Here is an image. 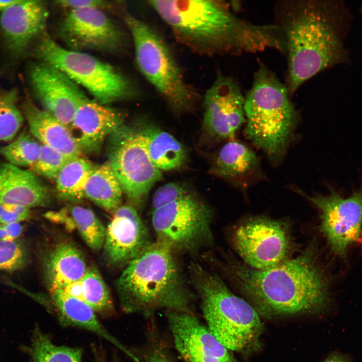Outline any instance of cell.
Here are the masks:
<instances>
[{
	"label": "cell",
	"mask_w": 362,
	"mask_h": 362,
	"mask_svg": "<svg viewBox=\"0 0 362 362\" xmlns=\"http://www.w3.org/2000/svg\"><path fill=\"white\" fill-rule=\"evenodd\" d=\"M48 14L44 2L33 0H18L1 12V33L11 59H20L32 41L43 32Z\"/></svg>",
	"instance_id": "18"
},
{
	"label": "cell",
	"mask_w": 362,
	"mask_h": 362,
	"mask_svg": "<svg viewBox=\"0 0 362 362\" xmlns=\"http://www.w3.org/2000/svg\"><path fill=\"white\" fill-rule=\"evenodd\" d=\"M58 34L69 49L114 53L123 46L121 29L104 11L96 8L71 10L61 21Z\"/></svg>",
	"instance_id": "13"
},
{
	"label": "cell",
	"mask_w": 362,
	"mask_h": 362,
	"mask_svg": "<svg viewBox=\"0 0 362 362\" xmlns=\"http://www.w3.org/2000/svg\"><path fill=\"white\" fill-rule=\"evenodd\" d=\"M73 221L81 237L92 250L103 249L106 228L90 209L71 204L68 208Z\"/></svg>",
	"instance_id": "30"
},
{
	"label": "cell",
	"mask_w": 362,
	"mask_h": 362,
	"mask_svg": "<svg viewBox=\"0 0 362 362\" xmlns=\"http://www.w3.org/2000/svg\"><path fill=\"white\" fill-rule=\"evenodd\" d=\"M29 132L41 144L51 147L73 159L81 152L68 127L27 100L22 105Z\"/></svg>",
	"instance_id": "23"
},
{
	"label": "cell",
	"mask_w": 362,
	"mask_h": 362,
	"mask_svg": "<svg viewBox=\"0 0 362 362\" xmlns=\"http://www.w3.org/2000/svg\"><path fill=\"white\" fill-rule=\"evenodd\" d=\"M51 199L49 189L32 170L0 163V205L31 209L47 206Z\"/></svg>",
	"instance_id": "21"
},
{
	"label": "cell",
	"mask_w": 362,
	"mask_h": 362,
	"mask_svg": "<svg viewBox=\"0 0 362 362\" xmlns=\"http://www.w3.org/2000/svg\"><path fill=\"white\" fill-rule=\"evenodd\" d=\"M153 242L137 210L122 205L106 228L103 256L109 265L124 268Z\"/></svg>",
	"instance_id": "16"
},
{
	"label": "cell",
	"mask_w": 362,
	"mask_h": 362,
	"mask_svg": "<svg viewBox=\"0 0 362 362\" xmlns=\"http://www.w3.org/2000/svg\"><path fill=\"white\" fill-rule=\"evenodd\" d=\"M214 170L222 177L241 187H246L259 173V160L247 146L232 141L225 144L214 162Z\"/></svg>",
	"instance_id": "24"
},
{
	"label": "cell",
	"mask_w": 362,
	"mask_h": 362,
	"mask_svg": "<svg viewBox=\"0 0 362 362\" xmlns=\"http://www.w3.org/2000/svg\"><path fill=\"white\" fill-rule=\"evenodd\" d=\"M124 121L116 109L89 99L78 108L68 127L81 153H89L98 151Z\"/></svg>",
	"instance_id": "19"
},
{
	"label": "cell",
	"mask_w": 362,
	"mask_h": 362,
	"mask_svg": "<svg viewBox=\"0 0 362 362\" xmlns=\"http://www.w3.org/2000/svg\"><path fill=\"white\" fill-rule=\"evenodd\" d=\"M45 307L52 313L61 324L89 331L106 339L131 358L136 356L113 336L101 323L96 312L82 300L74 297L63 289L49 292Z\"/></svg>",
	"instance_id": "20"
},
{
	"label": "cell",
	"mask_w": 362,
	"mask_h": 362,
	"mask_svg": "<svg viewBox=\"0 0 362 362\" xmlns=\"http://www.w3.org/2000/svg\"><path fill=\"white\" fill-rule=\"evenodd\" d=\"M290 92L276 75L261 64L245 96V134L273 161L285 153L298 122Z\"/></svg>",
	"instance_id": "6"
},
{
	"label": "cell",
	"mask_w": 362,
	"mask_h": 362,
	"mask_svg": "<svg viewBox=\"0 0 362 362\" xmlns=\"http://www.w3.org/2000/svg\"><path fill=\"white\" fill-rule=\"evenodd\" d=\"M32 217L30 209L16 205H0V224L28 221Z\"/></svg>",
	"instance_id": "37"
},
{
	"label": "cell",
	"mask_w": 362,
	"mask_h": 362,
	"mask_svg": "<svg viewBox=\"0 0 362 362\" xmlns=\"http://www.w3.org/2000/svg\"><path fill=\"white\" fill-rule=\"evenodd\" d=\"M41 147V144L29 131L24 130L11 143L0 147V155L12 165L30 168L38 159Z\"/></svg>",
	"instance_id": "31"
},
{
	"label": "cell",
	"mask_w": 362,
	"mask_h": 362,
	"mask_svg": "<svg viewBox=\"0 0 362 362\" xmlns=\"http://www.w3.org/2000/svg\"><path fill=\"white\" fill-rule=\"evenodd\" d=\"M26 350L30 362H81L82 350L76 347L57 345L36 325Z\"/></svg>",
	"instance_id": "29"
},
{
	"label": "cell",
	"mask_w": 362,
	"mask_h": 362,
	"mask_svg": "<svg viewBox=\"0 0 362 362\" xmlns=\"http://www.w3.org/2000/svg\"><path fill=\"white\" fill-rule=\"evenodd\" d=\"M212 213L191 194L152 211L156 240L177 251L196 253L213 242Z\"/></svg>",
	"instance_id": "9"
},
{
	"label": "cell",
	"mask_w": 362,
	"mask_h": 362,
	"mask_svg": "<svg viewBox=\"0 0 362 362\" xmlns=\"http://www.w3.org/2000/svg\"><path fill=\"white\" fill-rule=\"evenodd\" d=\"M190 194L186 188L178 183L164 185L154 192L152 199V211L155 210Z\"/></svg>",
	"instance_id": "35"
},
{
	"label": "cell",
	"mask_w": 362,
	"mask_h": 362,
	"mask_svg": "<svg viewBox=\"0 0 362 362\" xmlns=\"http://www.w3.org/2000/svg\"><path fill=\"white\" fill-rule=\"evenodd\" d=\"M0 241H11L3 224H0Z\"/></svg>",
	"instance_id": "42"
},
{
	"label": "cell",
	"mask_w": 362,
	"mask_h": 362,
	"mask_svg": "<svg viewBox=\"0 0 362 362\" xmlns=\"http://www.w3.org/2000/svg\"><path fill=\"white\" fill-rule=\"evenodd\" d=\"M189 270L211 333L229 350L244 354L259 350L263 325L253 307L232 293L213 272L195 262Z\"/></svg>",
	"instance_id": "5"
},
{
	"label": "cell",
	"mask_w": 362,
	"mask_h": 362,
	"mask_svg": "<svg viewBox=\"0 0 362 362\" xmlns=\"http://www.w3.org/2000/svg\"><path fill=\"white\" fill-rule=\"evenodd\" d=\"M95 167L90 161L81 156L69 161L55 179L58 198L70 204H80L85 197L86 182Z\"/></svg>",
	"instance_id": "28"
},
{
	"label": "cell",
	"mask_w": 362,
	"mask_h": 362,
	"mask_svg": "<svg viewBox=\"0 0 362 362\" xmlns=\"http://www.w3.org/2000/svg\"><path fill=\"white\" fill-rule=\"evenodd\" d=\"M175 253L156 240L124 268L116 290L124 312L144 316L158 310L193 313L194 296Z\"/></svg>",
	"instance_id": "4"
},
{
	"label": "cell",
	"mask_w": 362,
	"mask_h": 362,
	"mask_svg": "<svg viewBox=\"0 0 362 362\" xmlns=\"http://www.w3.org/2000/svg\"><path fill=\"white\" fill-rule=\"evenodd\" d=\"M143 358L145 362H173L167 347L154 333L145 348Z\"/></svg>",
	"instance_id": "36"
},
{
	"label": "cell",
	"mask_w": 362,
	"mask_h": 362,
	"mask_svg": "<svg viewBox=\"0 0 362 362\" xmlns=\"http://www.w3.org/2000/svg\"><path fill=\"white\" fill-rule=\"evenodd\" d=\"M123 192L108 161L96 166L85 187L84 196L113 214L121 205Z\"/></svg>",
	"instance_id": "27"
},
{
	"label": "cell",
	"mask_w": 362,
	"mask_h": 362,
	"mask_svg": "<svg viewBox=\"0 0 362 362\" xmlns=\"http://www.w3.org/2000/svg\"><path fill=\"white\" fill-rule=\"evenodd\" d=\"M320 211L319 229L332 252L346 255L350 245L359 238L362 226V188L344 198L331 190L326 195L309 196L297 190Z\"/></svg>",
	"instance_id": "12"
},
{
	"label": "cell",
	"mask_w": 362,
	"mask_h": 362,
	"mask_svg": "<svg viewBox=\"0 0 362 362\" xmlns=\"http://www.w3.org/2000/svg\"><path fill=\"white\" fill-rule=\"evenodd\" d=\"M29 77L42 109L67 127L78 108L89 99L77 84L49 63L33 65Z\"/></svg>",
	"instance_id": "14"
},
{
	"label": "cell",
	"mask_w": 362,
	"mask_h": 362,
	"mask_svg": "<svg viewBox=\"0 0 362 362\" xmlns=\"http://www.w3.org/2000/svg\"><path fill=\"white\" fill-rule=\"evenodd\" d=\"M360 13L361 14V15H362V7H361V8L360 9Z\"/></svg>",
	"instance_id": "44"
},
{
	"label": "cell",
	"mask_w": 362,
	"mask_h": 362,
	"mask_svg": "<svg viewBox=\"0 0 362 362\" xmlns=\"http://www.w3.org/2000/svg\"><path fill=\"white\" fill-rule=\"evenodd\" d=\"M57 5L71 10L80 8H96L105 11L112 9L115 4L103 0H63L55 2Z\"/></svg>",
	"instance_id": "38"
},
{
	"label": "cell",
	"mask_w": 362,
	"mask_h": 362,
	"mask_svg": "<svg viewBox=\"0 0 362 362\" xmlns=\"http://www.w3.org/2000/svg\"><path fill=\"white\" fill-rule=\"evenodd\" d=\"M34 54L60 69L101 104L129 99L137 92L132 82L112 65L89 54L64 48L43 34Z\"/></svg>",
	"instance_id": "8"
},
{
	"label": "cell",
	"mask_w": 362,
	"mask_h": 362,
	"mask_svg": "<svg viewBox=\"0 0 362 362\" xmlns=\"http://www.w3.org/2000/svg\"><path fill=\"white\" fill-rule=\"evenodd\" d=\"M110 137L108 162L129 205L137 210L162 173L151 161L139 130L123 125Z\"/></svg>",
	"instance_id": "10"
},
{
	"label": "cell",
	"mask_w": 362,
	"mask_h": 362,
	"mask_svg": "<svg viewBox=\"0 0 362 362\" xmlns=\"http://www.w3.org/2000/svg\"><path fill=\"white\" fill-rule=\"evenodd\" d=\"M148 3L170 28L176 40L197 54L213 56L253 53L268 48L285 51L281 27L242 20L221 1L156 0Z\"/></svg>",
	"instance_id": "2"
},
{
	"label": "cell",
	"mask_w": 362,
	"mask_h": 362,
	"mask_svg": "<svg viewBox=\"0 0 362 362\" xmlns=\"http://www.w3.org/2000/svg\"><path fill=\"white\" fill-rule=\"evenodd\" d=\"M208 261L219 265L265 318L317 315L330 305L326 275L311 251L264 269L230 259L219 261L212 256Z\"/></svg>",
	"instance_id": "1"
},
{
	"label": "cell",
	"mask_w": 362,
	"mask_h": 362,
	"mask_svg": "<svg viewBox=\"0 0 362 362\" xmlns=\"http://www.w3.org/2000/svg\"><path fill=\"white\" fill-rule=\"evenodd\" d=\"M233 241L243 261L256 269L270 268L284 261L291 248L286 225L265 217H255L241 224L234 232Z\"/></svg>",
	"instance_id": "11"
},
{
	"label": "cell",
	"mask_w": 362,
	"mask_h": 362,
	"mask_svg": "<svg viewBox=\"0 0 362 362\" xmlns=\"http://www.w3.org/2000/svg\"><path fill=\"white\" fill-rule=\"evenodd\" d=\"M139 130L148 154L160 171L181 167L187 153L183 145L170 133L148 124Z\"/></svg>",
	"instance_id": "25"
},
{
	"label": "cell",
	"mask_w": 362,
	"mask_h": 362,
	"mask_svg": "<svg viewBox=\"0 0 362 362\" xmlns=\"http://www.w3.org/2000/svg\"><path fill=\"white\" fill-rule=\"evenodd\" d=\"M323 362H349V361L345 355L334 353L329 355Z\"/></svg>",
	"instance_id": "41"
},
{
	"label": "cell",
	"mask_w": 362,
	"mask_h": 362,
	"mask_svg": "<svg viewBox=\"0 0 362 362\" xmlns=\"http://www.w3.org/2000/svg\"><path fill=\"white\" fill-rule=\"evenodd\" d=\"M91 348L94 362H119L116 354L109 356L101 345L93 343Z\"/></svg>",
	"instance_id": "39"
},
{
	"label": "cell",
	"mask_w": 362,
	"mask_h": 362,
	"mask_svg": "<svg viewBox=\"0 0 362 362\" xmlns=\"http://www.w3.org/2000/svg\"><path fill=\"white\" fill-rule=\"evenodd\" d=\"M41 267L49 291L64 289L79 281L87 268L81 250L72 243L59 241L42 256Z\"/></svg>",
	"instance_id": "22"
},
{
	"label": "cell",
	"mask_w": 362,
	"mask_h": 362,
	"mask_svg": "<svg viewBox=\"0 0 362 362\" xmlns=\"http://www.w3.org/2000/svg\"><path fill=\"white\" fill-rule=\"evenodd\" d=\"M18 0L0 1V13L5 8L17 2Z\"/></svg>",
	"instance_id": "43"
},
{
	"label": "cell",
	"mask_w": 362,
	"mask_h": 362,
	"mask_svg": "<svg viewBox=\"0 0 362 362\" xmlns=\"http://www.w3.org/2000/svg\"><path fill=\"white\" fill-rule=\"evenodd\" d=\"M245 97L232 77L218 75L206 92L203 125L211 136L220 139L233 138L246 122Z\"/></svg>",
	"instance_id": "15"
},
{
	"label": "cell",
	"mask_w": 362,
	"mask_h": 362,
	"mask_svg": "<svg viewBox=\"0 0 362 362\" xmlns=\"http://www.w3.org/2000/svg\"><path fill=\"white\" fill-rule=\"evenodd\" d=\"M289 12L282 28L291 93L320 71L347 61L350 15L342 3L318 1L302 2Z\"/></svg>",
	"instance_id": "3"
},
{
	"label": "cell",
	"mask_w": 362,
	"mask_h": 362,
	"mask_svg": "<svg viewBox=\"0 0 362 362\" xmlns=\"http://www.w3.org/2000/svg\"><path fill=\"white\" fill-rule=\"evenodd\" d=\"M71 160L58 151L41 144L38 158L29 169L38 176L55 180L61 169Z\"/></svg>",
	"instance_id": "34"
},
{
	"label": "cell",
	"mask_w": 362,
	"mask_h": 362,
	"mask_svg": "<svg viewBox=\"0 0 362 362\" xmlns=\"http://www.w3.org/2000/svg\"><path fill=\"white\" fill-rule=\"evenodd\" d=\"M124 20L132 35L137 67L172 110H192L198 94L188 83L171 49L154 29L132 15Z\"/></svg>",
	"instance_id": "7"
},
{
	"label": "cell",
	"mask_w": 362,
	"mask_h": 362,
	"mask_svg": "<svg viewBox=\"0 0 362 362\" xmlns=\"http://www.w3.org/2000/svg\"><path fill=\"white\" fill-rule=\"evenodd\" d=\"M63 290L71 296L85 302L97 314L103 317L109 318L115 314L110 292L100 272L95 265L87 267L81 280Z\"/></svg>",
	"instance_id": "26"
},
{
	"label": "cell",
	"mask_w": 362,
	"mask_h": 362,
	"mask_svg": "<svg viewBox=\"0 0 362 362\" xmlns=\"http://www.w3.org/2000/svg\"><path fill=\"white\" fill-rule=\"evenodd\" d=\"M174 346L185 362H237L194 313L165 311Z\"/></svg>",
	"instance_id": "17"
},
{
	"label": "cell",
	"mask_w": 362,
	"mask_h": 362,
	"mask_svg": "<svg viewBox=\"0 0 362 362\" xmlns=\"http://www.w3.org/2000/svg\"><path fill=\"white\" fill-rule=\"evenodd\" d=\"M3 225L10 240L12 241L19 239L24 230L23 226L21 223L13 222Z\"/></svg>",
	"instance_id": "40"
},
{
	"label": "cell",
	"mask_w": 362,
	"mask_h": 362,
	"mask_svg": "<svg viewBox=\"0 0 362 362\" xmlns=\"http://www.w3.org/2000/svg\"><path fill=\"white\" fill-rule=\"evenodd\" d=\"M29 259V246L24 240L0 241V271L14 273L22 270Z\"/></svg>",
	"instance_id": "33"
},
{
	"label": "cell",
	"mask_w": 362,
	"mask_h": 362,
	"mask_svg": "<svg viewBox=\"0 0 362 362\" xmlns=\"http://www.w3.org/2000/svg\"><path fill=\"white\" fill-rule=\"evenodd\" d=\"M16 88L0 89V141L13 140L24 122Z\"/></svg>",
	"instance_id": "32"
}]
</instances>
